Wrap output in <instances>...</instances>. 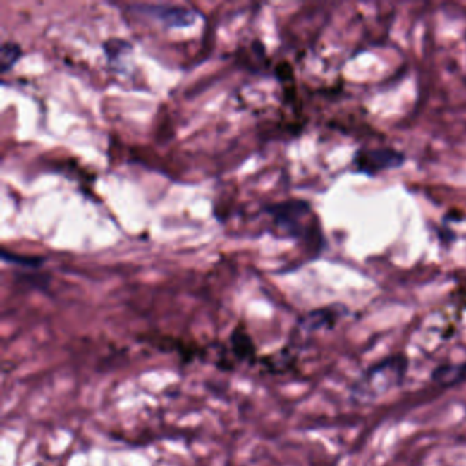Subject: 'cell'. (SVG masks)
<instances>
[{
  "instance_id": "6",
  "label": "cell",
  "mask_w": 466,
  "mask_h": 466,
  "mask_svg": "<svg viewBox=\"0 0 466 466\" xmlns=\"http://www.w3.org/2000/svg\"><path fill=\"white\" fill-rule=\"evenodd\" d=\"M402 161H403V156L387 148L360 152L355 159V164L358 170L368 174H375L386 168L398 167L402 164Z\"/></svg>"
},
{
  "instance_id": "2",
  "label": "cell",
  "mask_w": 466,
  "mask_h": 466,
  "mask_svg": "<svg viewBox=\"0 0 466 466\" xmlns=\"http://www.w3.org/2000/svg\"><path fill=\"white\" fill-rule=\"evenodd\" d=\"M134 11L157 18L168 27H185L193 25L197 14L186 7L173 4H134Z\"/></svg>"
},
{
  "instance_id": "1",
  "label": "cell",
  "mask_w": 466,
  "mask_h": 466,
  "mask_svg": "<svg viewBox=\"0 0 466 466\" xmlns=\"http://www.w3.org/2000/svg\"><path fill=\"white\" fill-rule=\"evenodd\" d=\"M409 360L405 355H393L369 365L352 386V398L369 403L402 386L407 375Z\"/></svg>"
},
{
  "instance_id": "4",
  "label": "cell",
  "mask_w": 466,
  "mask_h": 466,
  "mask_svg": "<svg viewBox=\"0 0 466 466\" xmlns=\"http://www.w3.org/2000/svg\"><path fill=\"white\" fill-rule=\"evenodd\" d=\"M268 212L274 216L275 224L279 228L288 231L290 235L300 237L301 235L300 218L305 216L309 212V207L302 201H288L271 207Z\"/></svg>"
},
{
  "instance_id": "9",
  "label": "cell",
  "mask_w": 466,
  "mask_h": 466,
  "mask_svg": "<svg viewBox=\"0 0 466 466\" xmlns=\"http://www.w3.org/2000/svg\"><path fill=\"white\" fill-rule=\"evenodd\" d=\"M1 259L4 262L13 263V264H18V266H29V268H37V266H43L44 259L43 257H36V256H20V255H14L11 252L7 250H1Z\"/></svg>"
},
{
  "instance_id": "7",
  "label": "cell",
  "mask_w": 466,
  "mask_h": 466,
  "mask_svg": "<svg viewBox=\"0 0 466 466\" xmlns=\"http://www.w3.org/2000/svg\"><path fill=\"white\" fill-rule=\"evenodd\" d=\"M431 380L441 387H451L466 381V361L457 364H443L435 368Z\"/></svg>"
},
{
  "instance_id": "5",
  "label": "cell",
  "mask_w": 466,
  "mask_h": 466,
  "mask_svg": "<svg viewBox=\"0 0 466 466\" xmlns=\"http://www.w3.org/2000/svg\"><path fill=\"white\" fill-rule=\"evenodd\" d=\"M341 311L336 308H323L309 312L305 316H302L294 329L293 339H298L302 335H309L316 331H327L333 330L336 321L341 317Z\"/></svg>"
},
{
  "instance_id": "8",
  "label": "cell",
  "mask_w": 466,
  "mask_h": 466,
  "mask_svg": "<svg viewBox=\"0 0 466 466\" xmlns=\"http://www.w3.org/2000/svg\"><path fill=\"white\" fill-rule=\"evenodd\" d=\"M23 49L16 43H3L0 49V71L6 73L16 65V62L21 58Z\"/></svg>"
},
{
  "instance_id": "3",
  "label": "cell",
  "mask_w": 466,
  "mask_h": 466,
  "mask_svg": "<svg viewBox=\"0 0 466 466\" xmlns=\"http://www.w3.org/2000/svg\"><path fill=\"white\" fill-rule=\"evenodd\" d=\"M228 358L231 360L233 365L235 367L237 362L249 364L250 367L259 362L257 348L252 335L247 331L244 321H240L230 333L228 343L224 345Z\"/></svg>"
}]
</instances>
